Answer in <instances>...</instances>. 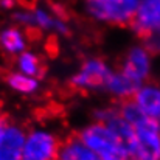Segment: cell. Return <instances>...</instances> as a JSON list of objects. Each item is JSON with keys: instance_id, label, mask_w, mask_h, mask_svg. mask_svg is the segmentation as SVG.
Returning a JSON list of instances; mask_svg holds the SVG:
<instances>
[{"instance_id": "3", "label": "cell", "mask_w": 160, "mask_h": 160, "mask_svg": "<svg viewBox=\"0 0 160 160\" xmlns=\"http://www.w3.org/2000/svg\"><path fill=\"white\" fill-rule=\"evenodd\" d=\"M78 134L81 140L101 157V160H129V156L106 124L97 121L86 129L78 131Z\"/></svg>"}, {"instance_id": "8", "label": "cell", "mask_w": 160, "mask_h": 160, "mask_svg": "<svg viewBox=\"0 0 160 160\" xmlns=\"http://www.w3.org/2000/svg\"><path fill=\"white\" fill-rule=\"evenodd\" d=\"M30 128L11 123L0 138V160H22V152Z\"/></svg>"}, {"instance_id": "10", "label": "cell", "mask_w": 160, "mask_h": 160, "mask_svg": "<svg viewBox=\"0 0 160 160\" xmlns=\"http://www.w3.org/2000/svg\"><path fill=\"white\" fill-rule=\"evenodd\" d=\"M59 160H101L79 137L78 131H70L62 137Z\"/></svg>"}, {"instance_id": "12", "label": "cell", "mask_w": 160, "mask_h": 160, "mask_svg": "<svg viewBox=\"0 0 160 160\" xmlns=\"http://www.w3.org/2000/svg\"><path fill=\"white\" fill-rule=\"evenodd\" d=\"M14 64L17 65V68L20 70V73L31 76L34 79H42L47 73V65L42 61V58H39L38 54L31 53V52H23L17 58L12 59Z\"/></svg>"}, {"instance_id": "13", "label": "cell", "mask_w": 160, "mask_h": 160, "mask_svg": "<svg viewBox=\"0 0 160 160\" xmlns=\"http://www.w3.org/2000/svg\"><path fill=\"white\" fill-rule=\"evenodd\" d=\"M0 76L11 89L22 92V93H33L39 84L38 79L27 76L23 73H19V72H11L9 68H0Z\"/></svg>"}, {"instance_id": "2", "label": "cell", "mask_w": 160, "mask_h": 160, "mask_svg": "<svg viewBox=\"0 0 160 160\" xmlns=\"http://www.w3.org/2000/svg\"><path fill=\"white\" fill-rule=\"evenodd\" d=\"M112 73L113 72L109 70V67L103 59L98 58L87 59L81 64L79 72L75 76H72V79L67 82L62 92H65V95L70 97L73 93L84 95L87 90L92 89H106Z\"/></svg>"}, {"instance_id": "17", "label": "cell", "mask_w": 160, "mask_h": 160, "mask_svg": "<svg viewBox=\"0 0 160 160\" xmlns=\"http://www.w3.org/2000/svg\"><path fill=\"white\" fill-rule=\"evenodd\" d=\"M159 124H160V118H159Z\"/></svg>"}, {"instance_id": "6", "label": "cell", "mask_w": 160, "mask_h": 160, "mask_svg": "<svg viewBox=\"0 0 160 160\" xmlns=\"http://www.w3.org/2000/svg\"><path fill=\"white\" fill-rule=\"evenodd\" d=\"M62 138L44 131H28L22 160H59Z\"/></svg>"}, {"instance_id": "14", "label": "cell", "mask_w": 160, "mask_h": 160, "mask_svg": "<svg viewBox=\"0 0 160 160\" xmlns=\"http://www.w3.org/2000/svg\"><path fill=\"white\" fill-rule=\"evenodd\" d=\"M12 123V117L3 109V104H0V138L5 132V129Z\"/></svg>"}, {"instance_id": "9", "label": "cell", "mask_w": 160, "mask_h": 160, "mask_svg": "<svg viewBox=\"0 0 160 160\" xmlns=\"http://www.w3.org/2000/svg\"><path fill=\"white\" fill-rule=\"evenodd\" d=\"M132 101L149 118H160V82L149 79L143 82L132 97Z\"/></svg>"}, {"instance_id": "4", "label": "cell", "mask_w": 160, "mask_h": 160, "mask_svg": "<svg viewBox=\"0 0 160 160\" xmlns=\"http://www.w3.org/2000/svg\"><path fill=\"white\" fill-rule=\"evenodd\" d=\"M135 145L129 160H160V124L159 120L145 117L134 126Z\"/></svg>"}, {"instance_id": "16", "label": "cell", "mask_w": 160, "mask_h": 160, "mask_svg": "<svg viewBox=\"0 0 160 160\" xmlns=\"http://www.w3.org/2000/svg\"><path fill=\"white\" fill-rule=\"evenodd\" d=\"M45 50H47V53L50 56H56L58 54V41H56L54 36L48 38V41L45 42Z\"/></svg>"}, {"instance_id": "15", "label": "cell", "mask_w": 160, "mask_h": 160, "mask_svg": "<svg viewBox=\"0 0 160 160\" xmlns=\"http://www.w3.org/2000/svg\"><path fill=\"white\" fill-rule=\"evenodd\" d=\"M25 0H0V9H14L17 6H23Z\"/></svg>"}, {"instance_id": "1", "label": "cell", "mask_w": 160, "mask_h": 160, "mask_svg": "<svg viewBox=\"0 0 160 160\" xmlns=\"http://www.w3.org/2000/svg\"><path fill=\"white\" fill-rule=\"evenodd\" d=\"M142 0H86L87 14L98 22L131 27Z\"/></svg>"}, {"instance_id": "5", "label": "cell", "mask_w": 160, "mask_h": 160, "mask_svg": "<svg viewBox=\"0 0 160 160\" xmlns=\"http://www.w3.org/2000/svg\"><path fill=\"white\" fill-rule=\"evenodd\" d=\"M152 68H154V54L151 53L143 44L129 48L121 58L117 70L129 76L131 79L143 84L152 79Z\"/></svg>"}, {"instance_id": "11", "label": "cell", "mask_w": 160, "mask_h": 160, "mask_svg": "<svg viewBox=\"0 0 160 160\" xmlns=\"http://www.w3.org/2000/svg\"><path fill=\"white\" fill-rule=\"evenodd\" d=\"M27 36L25 31L17 27H8L0 31V50L11 56H19L27 45Z\"/></svg>"}, {"instance_id": "7", "label": "cell", "mask_w": 160, "mask_h": 160, "mask_svg": "<svg viewBox=\"0 0 160 160\" xmlns=\"http://www.w3.org/2000/svg\"><path fill=\"white\" fill-rule=\"evenodd\" d=\"M131 28L140 39L160 33V0H142Z\"/></svg>"}]
</instances>
